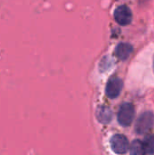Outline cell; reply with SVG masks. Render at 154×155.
Returning a JSON list of instances; mask_svg holds the SVG:
<instances>
[{
    "mask_svg": "<svg viewBox=\"0 0 154 155\" xmlns=\"http://www.w3.org/2000/svg\"><path fill=\"white\" fill-rule=\"evenodd\" d=\"M154 125V114L152 112H145L139 116L135 124V132L137 134H147Z\"/></svg>",
    "mask_w": 154,
    "mask_h": 155,
    "instance_id": "cell-1",
    "label": "cell"
},
{
    "mask_svg": "<svg viewBox=\"0 0 154 155\" xmlns=\"http://www.w3.org/2000/svg\"><path fill=\"white\" fill-rule=\"evenodd\" d=\"M134 114H135V111L132 104L129 103L123 104L117 114V119L119 124L124 127L130 126L134 119Z\"/></svg>",
    "mask_w": 154,
    "mask_h": 155,
    "instance_id": "cell-2",
    "label": "cell"
},
{
    "mask_svg": "<svg viewBox=\"0 0 154 155\" xmlns=\"http://www.w3.org/2000/svg\"><path fill=\"white\" fill-rule=\"evenodd\" d=\"M111 147L112 150L117 154L126 153L129 150V141L123 134H115L111 138Z\"/></svg>",
    "mask_w": 154,
    "mask_h": 155,
    "instance_id": "cell-3",
    "label": "cell"
},
{
    "mask_svg": "<svg viewBox=\"0 0 154 155\" xmlns=\"http://www.w3.org/2000/svg\"><path fill=\"white\" fill-rule=\"evenodd\" d=\"M114 19L121 25H128L133 20L131 9L126 5H120L114 11Z\"/></svg>",
    "mask_w": 154,
    "mask_h": 155,
    "instance_id": "cell-4",
    "label": "cell"
},
{
    "mask_svg": "<svg viewBox=\"0 0 154 155\" xmlns=\"http://www.w3.org/2000/svg\"><path fill=\"white\" fill-rule=\"evenodd\" d=\"M123 83L122 79L118 77H112L108 81L106 85V89H105L106 95L112 99L118 97L123 90Z\"/></svg>",
    "mask_w": 154,
    "mask_h": 155,
    "instance_id": "cell-5",
    "label": "cell"
},
{
    "mask_svg": "<svg viewBox=\"0 0 154 155\" xmlns=\"http://www.w3.org/2000/svg\"><path fill=\"white\" fill-rule=\"evenodd\" d=\"M133 51V47L132 45L127 43H121L116 46L115 54L120 60L124 61L130 57Z\"/></svg>",
    "mask_w": 154,
    "mask_h": 155,
    "instance_id": "cell-6",
    "label": "cell"
},
{
    "mask_svg": "<svg viewBox=\"0 0 154 155\" xmlns=\"http://www.w3.org/2000/svg\"><path fill=\"white\" fill-rule=\"evenodd\" d=\"M97 119L102 124H108L112 121L113 114L112 111L106 106H101L98 108L96 113Z\"/></svg>",
    "mask_w": 154,
    "mask_h": 155,
    "instance_id": "cell-7",
    "label": "cell"
},
{
    "mask_svg": "<svg viewBox=\"0 0 154 155\" xmlns=\"http://www.w3.org/2000/svg\"><path fill=\"white\" fill-rule=\"evenodd\" d=\"M143 144L144 154H154V134L146 136Z\"/></svg>",
    "mask_w": 154,
    "mask_h": 155,
    "instance_id": "cell-8",
    "label": "cell"
},
{
    "mask_svg": "<svg viewBox=\"0 0 154 155\" xmlns=\"http://www.w3.org/2000/svg\"><path fill=\"white\" fill-rule=\"evenodd\" d=\"M130 153L132 155H143L144 154L143 144L141 140H134L131 146L129 147Z\"/></svg>",
    "mask_w": 154,
    "mask_h": 155,
    "instance_id": "cell-9",
    "label": "cell"
},
{
    "mask_svg": "<svg viewBox=\"0 0 154 155\" xmlns=\"http://www.w3.org/2000/svg\"><path fill=\"white\" fill-rule=\"evenodd\" d=\"M153 71H154V57H153Z\"/></svg>",
    "mask_w": 154,
    "mask_h": 155,
    "instance_id": "cell-10",
    "label": "cell"
}]
</instances>
